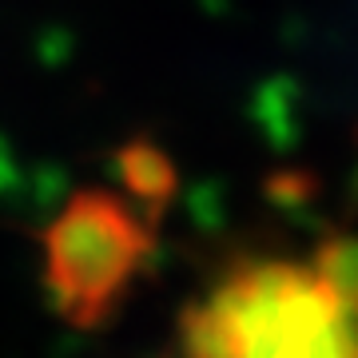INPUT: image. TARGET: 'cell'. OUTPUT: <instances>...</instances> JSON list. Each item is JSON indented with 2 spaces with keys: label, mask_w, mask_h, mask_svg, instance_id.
Masks as SVG:
<instances>
[{
  "label": "cell",
  "mask_w": 358,
  "mask_h": 358,
  "mask_svg": "<svg viewBox=\"0 0 358 358\" xmlns=\"http://www.w3.org/2000/svg\"><path fill=\"white\" fill-rule=\"evenodd\" d=\"M40 247L52 310L76 331H100L148 267L155 227L124 195L84 187L40 231Z\"/></svg>",
  "instance_id": "1"
},
{
  "label": "cell",
  "mask_w": 358,
  "mask_h": 358,
  "mask_svg": "<svg viewBox=\"0 0 358 358\" xmlns=\"http://www.w3.org/2000/svg\"><path fill=\"white\" fill-rule=\"evenodd\" d=\"M227 334L231 358H350L358 327L334 307L310 267L243 259L203 299Z\"/></svg>",
  "instance_id": "2"
},
{
  "label": "cell",
  "mask_w": 358,
  "mask_h": 358,
  "mask_svg": "<svg viewBox=\"0 0 358 358\" xmlns=\"http://www.w3.org/2000/svg\"><path fill=\"white\" fill-rule=\"evenodd\" d=\"M115 176H120V187H124V199H128L152 227H155V219L171 207V199H176V192H179V176H176L171 155L152 140H128L124 143V148L115 152Z\"/></svg>",
  "instance_id": "3"
},
{
  "label": "cell",
  "mask_w": 358,
  "mask_h": 358,
  "mask_svg": "<svg viewBox=\"0 0 358 358\" xmlns=\"http://www.w3.org/2000/svg\"><path fill=\"white\" fill-rule=\"evenodd\" d=\"M310 275L327 299L358 327V235L355 231H331L322 235L315 255H310Z\"/></svg>",
  "instance_id": "4"
},
{
  "label": "cell",
  "mask_w": 358,
  "mask_h": 358,
  "mask_svg": "<svg viewBox=\"0 0 358 358\" xmlns=\"http://www.w3.org/2000/svg\"><path fill=\"white\" fill-rule=\"evenodd\" d=\"M350 358H358V343H355V350H350Z\"/></svg>",
  "instance_id": "5"
}]
</instances>
